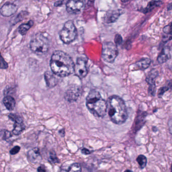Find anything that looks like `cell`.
<instances>
[{"mask_svg":"<svg viewBox=\"0 0 172 172\" xmlns=\"http://www.w3.org/2000/svg\"><path fill=\"white\" fill-rule=\"evenodd\" d=\"M75 63L71 58L64 51H54L51 57L50 66L53 74L59 77H67L75 72Z\"/></svg>","mask_w":172,"mask_h":172,"instance_id":"6da1fadb","label":"cell"},{"mask_svg":"<svg viewBox=\"0 0 172 172\" xmlns=\"http://www.w3.org/2000/svg\"><path fill=\"white\" fill-rule=\"evenodd\" d=\"M107 104L111 121L117 125L125 123L128 118V113L124 101L119 96L113 95L108 99Z\"/></svg>","mask_w":172,"mask_h":172,"instance_id":"7a4b0ae2","label":"cell"},{"mask_svg":"<svg viewBox=\"0 0 172 172\" xmlns=\"http://www.w3.org/2000/svg\"><path fill=\"white\" fill-rule=\"evenodd\" d=\"M86 106L96 117L103 118L107 111V104L102 98L99 92L95 89L90 91L86 98Z\"/></svg>","mask_w":172,"mask_h":172,"instance_id":"3957f363","label":"cell"},{"mask_svg":"<svg viewBox=\"0 0 172 172\" xmlns=\"http://www.w3.org/2000/svg\"><path fill=\"white\" fill-rule=\"evenodd\" d=\"M49 47V41L47 37L41 33H37L33 37L30 42V48L34 53L43 55L47 53Z\"/></svg>","mask_w":172,"mask_h":172,"instance_id":"277c9868","label":"cell"},{"mask_svg":"<svg viewBox=\"0 0 172 172\" xmlns=\"http://www.w3.org/2000/svg\"><path fill=\"white\" fill-rule=\"evenodd\" d=\"M77 28L73 21L69 20L65 23L59 35L61 41L65 44H69L75 41L77 37Z\"/></svg>","mask_w":172,"mask_h":172,"instance_id":"5b68a950","label":"cell"},{"mask_svg":"<svg viewBox=\"0 0 172 172\" xmlns=\"http://www.w3.org/2000/svg\"><path fill=\"white\" fill-rule=\"evenodd\" d=\"M118 54L117 47L115 43L107 41L103 43L102 50V57L105 61L113 63Z\"/></svg>","mask_w":172,"mask_h":172,"instance_id":"8992f818","label":"cell"},{"mask_svg":"<svg viewBox=\"0 0 172 172\" xmlns=\"http://www.w3.org/2000/svg\"><path fill=\"white\" fill-rule=\"evenodd\" d=\"M75 74L81 79L85 78L88 73L87 62L82 58H78L75 66Z\"/></svg>","mask_w":172,"mask_h":172,"instance_id":"52a82bcc","label":"cell"},{"mask_svg":"<svg viewBox=\"0 0 172 172\" xmlns=\"http://www.w3.org/2000/svg\"><path fill=\"white\" fill-rule=\"evenodd\" d=\"M9 118L12 121L14 122L13 133L15 135L20 134L25 128V126L23 123V120L22 117L15 114H10L9 115Z\"/></svg>","mask_w":172,"mask_h":172,"instance_id":"ba28073f","label":"cell"},{"mask_svg":"<svg viewBox=\"0 0 172 172\" xmlns=\"http://www.w3.org/2000/svg\"><path fill=\"white\" fill-rule=\"evenodd\" d=\"M82 90L79 86H74L69 88L65 93V98L69 102H74L81 96Z\"/></svg>","mask_w":172,"mask_h":172,"instance_id":"9c48e42d","label":"cell"},{"mask_svg":"<svg viewBox=\"0 0 172 172\" xmlns=\"http://www.w3.org/2000/svg\"><path fill=\"white\" fill-rule=\"evenodd\" d=\"M84 7L82 1H69L66 4L67 10L71 14H78L81 12Z\"/></svg>","mask_w":172,"mask_h":172,"instance_id":"30bf717a","label":"cell"},{"mask_svg":"<svg viewBox=\"0 0 172 172\" xmlns=\"http://www.w3.org/2000/svg\"><path fill=\"white\" fill-rule=\"evenodd\" d=\"M158 75V72L156 69H152L149 72L146 78V81L149 84L148 87V93L151 95H154L156 91L155 80Z\"/></svg>","mask_w":172,"mask_h":172,"instance_id":"8fae6325","label":"cell"},{"mask_svg":"<svg viewBox=\"0 0 172 172\" xmlns=\"http://www.w3.org/2000/svg\"><path fill=\"white\" fill-rule=\"evenodd\" d=\"M18 10L16 5L6 2L0 8V14L4 17H10L14 14Z\"/></svg>","mask_w":172,"mask_h":172,"instance_id":"7c38bea8","label":"cell"},{"mask_svg":"<svg viewBox=\"0 0 172 172\" xmlns=\"http://www.w3.org/2000/svg\"><path fill=\"white\" fill-rule=\"evenodd\" d=\"M147 114L144 112H138V115L136 117V120L134 124V131L137 132L142 128L145 124L146 117Z\"/></svg>","mask_w":172,"mask_h":172,"instance_id":"4fadbf2b","label":"cell"},{"mask_svg":"<svg viewBox=\"0 0 172 172\" xmlns=\"http://www.w3.org/2000/svg\"><path fill=\"white\" fill-rule=\"evenodd\" d=\"M121 14V11L120 10L108 11L105 15L104 20L107 23L114 22L117 20Z\"/></svg>","mask_w":172,"mask_h":172,"instance_id":"5bb4252c","label":"cell"},{"mask_svg":"<svg viewBox=\"0 0 172 172\" xmlns=\"http://www.w3.org/2000/svg\"><path fill=\"white\" fill-rule=\"evenodd\" d=\"M28 158L29 161L33 164H37L41 162L42 157L38 148H34L28 153Z\"/></svg>","mask_w":172,"mask_h":172,"instance_id":"9a60e30c","label":"cell"},{"mask_svg":"<svg viewBox=\"0 0 172 172\" xmlns=\"http://www.w3.org/2000/svg\"><path fill=\"white\" fill-rule=\"evenodd\" d=\"M55 74L53 72H46L45 73V78L47 86L49 87H53L57 83V79L55 77Z\"/></svg>","mask_w":172,"mask_h":172,"instance_id":"2e32d148","label":"cell"},{"mask_svg":"<svg viewBox=\"0 0 172 172\" xmlns=\"http://www.w3.org/2000/svg\"><path fill=\"white\" fill-rule=\"evenodd\" d=\"M170 49L167 47L162 49L161 53L158 56L157 61L160 64L164 63L170 59Z\"/></svg>","mask_w":172,"mask_h":172,"instance_id":"e0dca14e","label":"cell"},{"mask_svg":"<svg viewBox=\"0 0 172 172\" xmlns=\"http://www.w3.org/2000/svg\"><path fill=\"white\" fill-rule=\"evenodd\" d=\"M3 103L9 111H13L16 106L15 100L10 95H7L3 98Z\"/></svg>","mask_w":172,"mask_h":172,"instance_id":"ac0fdd59","label":"cell"},{"mask_svg":"<svg viewBox=\"0 0 172 172\" xmlns=\"http://www.w3.org/2000/svg\"><path fill=\"white\" fill-rule=\"evenodd\" d=\"M150 62L151 61L150 59L148 58H144L136 62L134 65L138 69L145 70L150 66Z\"/></svg>","mask_w":172,"mask_h":172,"instance_id":"d6986e66","label":"cell"},{"mask_svg":"<svg viewBox=\"0 0 172 172\" xmlns=\"http://www.w3.org/2000/svg\"><path fill=\"white\" fill-rule=\"evenodd\" d=\"M34 24L32 20H30L28 22L24 23L20 25L19 27L18 32L22 35H24L26 34L27 31L30 29L31 27Z\"/></svg>","mask_w":172,"mask_h":172,"instance_id":"ffe728a7","label":"cell"},{"mask_svg":"<svg viewBox=\"0 0 172 172\" xmlns=\"http://www.w3.org/2000/svg\"><path fill=\"white\" fill-rule=\"evenodd\" d=\"M162 4V2L160 1H153L150 2L148 4V6L146 7V8L144 9V10L142 11V12L144 13H146L152 11L156 7H159Z\"/></svg>","mask_w":172,"mask_h":172,"instance_id":"44dd1931","label":"cell"},{"mask_svg":"<svg viewBox=\"0 0 172 172\" xmlns=\"http://www.w3.org/2000/svg\"><path fill=\"white\" fill-rule=\"evenodd\" d=\"M136 161L140 166V168L141 169H143L146 167L147 164V158L146 156L140 154L136 158Z\"/></svg>","mask_w":172,"mask_h":172,"instance_id":"7402d4cb","label":"cell"},{"mask_svg":"<svg viewBox=\"0 0 172 172\" xmlns=\"http://www.w3.org/2000/svg\"><path fill=\"white\" fill-rule=\"evenodd\" d=\"M28 14V13L25 11H22L19 14L17 15L16 17L14 18V19L11 20L13 24H16L17 23L19 22V21L22 20L24 18V17L26 16Z\"/></svg>","mask_w":172,"mask_h":172,"instance_id":"603a6c76","label":"cell"},{"mask_svg":"<svg viewBox=\"0 0 172 172\" xmlns=\"http://www.w3.org/2000/svg\"><path fill=\"white\" fill-rule=\"evenodd\" d=\"M67 172H82L81 165L79 163H74L71 165L67 170Z\"/></svg>","mask_w":172,"mask_h":172,"instance_id":"cb8c5ba5","label":"cell"},{"mask_svg":"<svg viewBox=\"0 0 172 172\" xmlns=\"http://www.w3.org/2000/svg\"><path fill=\"white\" fill-rule=\"evenodd\" d=\"M49 161L51 164H55L59 162V158L57 156L54 151L50 152L49 157Z\"/></svg>","mask_w":172,"mask_h":172,"instance_id":"d4e9b609","label":"cell"},{"mask_svg":"<svg viewBox=\"0 0 172 172\" xmlns=\"http://www.w3.org/2000/svg\"><path fill=\"white\" fill-rule=\"evenodd\" d=\"M8 67V64L5 60L0 52V69H7Z\"/></svg>","mask_w":172,"mask_h":172,"instance_id":"484cf974","label":"cell"},{"mask_svg":"<svg viewBox=\"0 0 172 172\" xmlns=\"http://www.w3.org/2000/svg\"><path fill=\"white\" fill-rule=\"evenodd\" d=\"M114 41H115V44L116 45H120L122 41V38L121 36L119 34L116 35H115V39H114Z\"/></svg>","mask_w":172,"mask_h":172,"instance_id":"4316f807","label":"cell"},{"mask_svg":"<svg viewBox=\"0 0 172 172\" xmlns=\"http://www.w3.org/2000/svg\"><path fill=\"white\" fill-rule=\"evenodd\" d=\"M169 89V88L168 87H163L160 88L158 92V96L159 98H161L165 92H166Z\"/></svg>","mask_w":172,"mask_h":172,"instance_id":"83f0119b","label":"cell"},{"mask_svg":"<svg viewBox=\"0 0 172 172\" xmlns=\"http://www.w3.org/2000/svg\"><path fill=\"white\" fill-rule=\"evenodd\" d=\"M20 150V147H19V146H16L14 148H13L12 150H10V154L12 155H14L18 153L19 151Z\"/></svg>","mask_w":172,"mask_h":172,"instance_id":"f1b7e54d","label":"cell"},{"mask_svg":"<svg viewBox=\"0 0 172 172\" xmlns=\"http://www.w3.org/2000/svg\"><path fill=\"white\" fill-rule=\"evenodd\" d=\"M11 136V133L10 132L8 131H6L5 132L4 135L3 136V139L6 140L9 138Z\"/></svg>","mask_w":172,"mask_h":172,"instance_id":"f546056e","label":"cell"},{"mask_svg":"<svg viewBox=\"0 0 172 172\" xmlns=\"http://www.w3.org/2000/svg\"><path fill=\"white\" fill-rule=\"evenodd\" d=\"M37 172H47V170L45 169V166L41 165L39 166L37 169Z\"/></svg>","mask_w":172,"mask_h":172,"instance_id":"4dcf8cb0","label":"cell"},{"mask_svg":"<svg viewBox=\"0 0 172 172\" xmlns=\"http://www.w3.org/2000/svg\"><path fill=\"white\" fill-rule=\"evenodd\" d=\"M168 126H169V132L172 135V118L168 121Z\"/></svg>","mask_w":172,"mask_h":172,"instance_id":"1f68e13d","label":"cell"},{"mask_svg":"<svg viewBox=\"0 0 172 172\" xmlns=\"http://www.w3.org/2000/svg\"><path fill=\"white\" fill-rule=\"evenodd\" d=\"M81 152H82V154H85V155H88V154H91V152H90L89 150H88L87 148H85L82 150Z\"/></svg>","mask_w":172,"mask_h":172,"instance_id":"d6a6232c","label":"cell"},{"mask_svg":"<svg viewBox=\"0 0 172 172\" xmlns=\"http://www.w3.org/2000/svg\"><path fill=\"white\" fill-rule=\"evenodd\" d=\"M59 134H60V135H61V137H64V136H65V129H61V130H59Z\"/></svg>","mask_w":172,"mask_h":172,"instance_id":"836d02e7","label":"cell"},{"mask_svg":"<svg viewBox=\"0 0 172 172\" xmlns=\"http://www.w3.org/2000/svg\"><path fill=\"white\" fill-rule=\"evenodd\" d=\"M62 4H63V2L62 1H58V2L55 3V6H60Z\"/></svg>","mask_w":172,"mask_h":172,"instance_id":"e575fe53","label":"cell"},{"mask_svg":"<svg viewBox=\"0 0 172 172\" xmlns=\"http://www.w3.org/2000/svg\"><path fill=\"white\" fill-rule=\"evenodd\" d=\"M168 10H171V9H172V3H171V4H169V5H168Z\"/></svg>","mask_w":172,"mask_h":172,"instance_id":"d590c367","label":"cell"},{"mask_svg":"<svg viewBox=\"0 0 172 172\" xmlns=\"http://www.w3.org/2000/svg\"><path fill=\"white\" fill-rule=\"evenodd\" d=\"M152 130H153L154 132H156V131H157V130H158V129H157V128L156 127H152Z\"/></svg>","mask_w":172,"mask_h":172,"instance_id":"8d00e7d4","label":"cell"},{"mask_svg":"<svg viewBox=\"0 0 172 172\" xmlns=\"http://www.w3.org/2000/svg\"><path fill=\"white\" fill-rule=\"evenodd\" d=\"M124 172H133L132 171H130V170H126Z\"/></svg>","mask_w":172,"mask_h":172,"instance_id":"74e56055","label":"cell"},{"mask_svg":"<svg viewBox=\"0 0 172 172\" xmlns=\"http://www.w3.org/2000/svg\"><path fill=\"white\" fill-rule=\"evenodd\" d=\"M59 172H67V171H65V170H62Z\"/></svg>","mask_w":172,"mask_h":172,"instance_id":"f35d334b","label":"cell"},{"mask_svg":"<svg viewBox=\"0 0 172 172\" xmlns=\"http://www.w3.org/2000/svg\"><path fill=\"white\" fill-rule=\"evenodd\" d=\"M171 172H172V166H171Z\"/></svg>","mask_w":172,"mask_h":172,"instance_id":"ab89813d","label":"cell"}]
</instances>
